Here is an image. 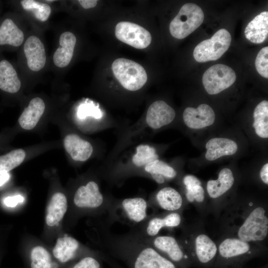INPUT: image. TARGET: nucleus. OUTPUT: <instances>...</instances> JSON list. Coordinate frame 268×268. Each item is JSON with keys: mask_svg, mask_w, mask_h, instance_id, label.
Instances as JSON below:
<instances>
[{"mask_svg": "<svg viewBox=\"0 0 268 268\" xmlns=\"http://www.w3.org/2000/svg\"><path fill=\"white\" fill-rule=\"evenodd\" d=\"M260 176L263 182L268 184V163L265 164L262 168L260 171Z\"/></svg>", "mask_w": 268, "mask_h": 268, "instance_id": "nucleus-42", "label": "nucleus"}, {"mask_svg": "<svg viewBox=\"0 0 268 268\" xmlns=\"http://www.w3.org/2000/svg\"><path fill=\"white\" fill-rule=\"evenodd\" d=\"M236 78L235 72L232 68L223 64H216L205 70L202 81L207 93L214 95L231 86Z\"/></svg>", "mask_w": 268, "mask_h": 268, "instance_id": "nucleus-4", "label": "nucleus"}, {"mask_svg": "<svg viewBox=\"0 0 268 268\" xmlns=\"http://www.w3.org/2000/svg\"><path fill=\"white\" fill-rule=\"evenodd\" d=\"M207 149L205 156L207 160L213 161L222 156L235 154L238 149L237 143L232 139L224 137H215L209 140L205 145Z\"/></svg>", "mask_w": 268, "mask_h": 268, "instance_id": "nucleus-13", "label": "nucleus"}, {"mask_svg": "<svg viewBox=\"0 0 268 268\" xmlns=\"http://www.w3.org/2000/svg\"><path fill=\"white\" fill-rule=\"evenodd\" d=\"M78 247V242L75 239L65 235L57 239L53 254L60 262L66 263L73 258Z\"/></svg>", "mask_w": 268, "mask_h": 268, "instance_id": "nucleus-20", "label": "nucleus"}, {"mask_svg": "<svg viewBox=\"0 0 268 268\" xmlns=\"http://www.w3.org/2000/svg\"><path fill=\"white\" fill-rule=\"evenodd\" d=\"M64 145L66 150L75 161H86L93 152V147L90 143L76 134H67L64 138Z\"/></svg>", "mask_w": 268, "mask_h": 268, "instance_id": "nucleus-12", "label": "nucleus"}, {"mask_svg": "<svg viewBox=\"0 0 268 268\" xmlns=\"http://www.w3.org/2000/svg\"><path fill=\"white\" fill-rule=\"evenodd\" d=\"M196 255L202 263L210 261L215 256L217 247L214 242L207 235L200 234L195 241Z\"/></svg>", "mask_w": 268, "mask_h": 268, "instance_id": "nucleus-23", "label": "nucleus"}, {"mask_svg": "<svg viewBox=\"0 0 268 268\" xmlns=\"http://www.w3.org/2000/svg\"><path fill=\"white\" fill-rule=\"evenodd\" d=\"M255 67L258 73L263 77L268 78V47L262 48L255 60Z\"/></svg>", "mask_w": 268, "mask_h": 268, "instance_id": "nucleus-33", "label": "nucleus"}, {"mask_svg": "<svg viewBox=\"0 0 268 268\" xmlns=\"http://www.w3.org/2000/svg\"><path fill=\"white\" fill-rule=\"evenodd\" d=\"M115 33L119 40L138 49L147 48L152 40L151 34L148 30L129 21L119 22L115 27Z\"/></svg>", "mask_w": 268, "mask_h": 268, "instance_id": "nucleus-6", "label": "nucleus"}, {"mask_svg": "<svg viewBox=\"0 0 268 268\" xmlns=\"http://www.w3.org/2000/svg\"><path fill=\"white\" fill-rule=\"evenodd\" d=\"M26 154L22 149L13 150L0 156V174L8 173L18 166L24 161Z\"/></svg>", "mask_w": 268, "mask_h": 268, "instance_id": "nucleus-29", "label": "nucleus"}, {"mask_svg": "<svg viewBox=\"0 0 268 268\" xmlns=\"http://www.w3.org/2000/svg\"><path fill=\"white\" fill-rule=\"evenodd\" d=\"M45 109V103L41 98H33L18 119L20 127L26 130L33 129L37 124Z\"/></svg>", "mask_w": 268, "mask_h": 268, "instance_id": "nucleus-16", "label": "nucleus"}, {"mask_svg": "<svg viewBox=\"0 0 268 268\" xmlns=\"http://www.w3.org/2000/svg\"><path fill=\"white\" fill-rule=\"evenodd\" d=\"M77 115L80 119H85L87 117L100 119L102 117V113L98 107L90 104L81 105L78 109Z\"/></svg>", "mask_w": 268, "mask_h": 268, "instance_id": "nucleus-34", "label": "nucleus"}, {"mask_svg": "<svg viewBox=\"0 0 268 268\" xmlns=\"http://www.w3.org/2000/svg\"><path fill=\"white\" fill-rule=\"evenodd\" d=\"M164 218L166 222V227H176L181 222V217L176 212L167 215Z\"/></svg>", "mask_w": 268, "mask_h": 268, "instance_id": "nucleus-38", "label": "nucleus"}, {"mask_svg": "<svg viewBox=\"0 0 268 268\" xmlns=\"http://www.w3.org/2000/svg\"><path fill=\"white\" fill-rule=\"evenodd\" d=\"M145 170L149 173L153 179L158 184L164 182L163 176L172 178L176 176V171L166 163L156 159L145 166Z\"/></svg>", "mask_w": 268, "mask_h": 268, "instance_id": "nucleus-28", "label": "nucleus"}, {"mask_svg": "<svg viewBox=\"0 0 268 268\" xmlns=\"http://www.w3.org/2000/svg\"><path fill=\"white\" fill-rule=\"evenodd\" d=\"M134 268H176L170 261L150 247L143 249L137 256Z\"/></svg>", "mask_w": 268, "mask_h": 268, "instance_id": "nucleus-15", "label": "nucleus"}, {"mask_svg": "<svg viewBox=\"0 0 268 268\" xmlns=\"http://www.w3.org/2000/svg\"><path fill=\"white\" fill-rule=\"evenodd\" d=\"M23 50L30 69L38 71L44 67L46 62L45 49L38 37L32 35L28 37L24 43Z\"/></svg>", "mask_w": 268, "mask_h": 268, "instance_id": "nucleus-8", "label": "nucleus"}, {"mask_svg": "<svg viewBox=\"0 0 268 268\" xmlns=\"http://www.w3.org/2000/svg\"><path fill=\"white\" fill-rule=\"evenodd\" d=\"M20 3L24 10L33 13L35 17L40 21H47L51 14V8L46 3L34 0H22Z\"/></svg>", "mask_w": 268, "mask_h": 268, "instance_id": "nucleus-30", "label": "nucleus"}, {"mask_svg": "<svg viewBox=\"0 0 268 268\" xmlns=\"http://www.w3.org/2000/svg\"><path fill=\"white\" fill-rule=\"evenodd\" d=\"M103 197L98 185L94 181L80 186L76 191L73 198L75 205L80 208H95L103 203Z\"/></svg>", "mask_w": 268, "mask_h": 268, "instance_id": "nucleus-10", "label": "nucleus"}, {"mask_svg": "<svg viewBox=\"0 0 268 268\" xmlns=\"http://www.w3.org/2000/svg\"><path fill=\"white\" fill-rule=\"evenodd\" d=\"M67 207L65 195L62 193L54 194L47 207L46 222L49 226L57 225L63 218Z\"/></svg>", "mask_w": 268, "mask_h": 268, "instance_id": "nucleus-17", "label": "nucleus"}, {"mask_svg": "<svg viewBox=\"0 0 268 268\" xmlns=\"http://www.w3.org/2000/svg\"><path fill=\"white\" fill-rule=\"evenodd\" d=\"M175 115V110L166 102L161 100L156 101L149 107L146 121L150 127L157 129L171 123Z\"/></svg>", "mask_w": 268, "mask_h": 268, "instance_id": "nucleus-9", "label": "nucleus"}, {"mask_svg": "<svg viewBox=\"0 0 268 268\" xmlns=\"http://www.w3.org/2000/svg\"><path fill=\"white\" fill-rule=\"evenodd\" d=\"M76 42V37L72 33L66 31L61 34L60 46L53 55V62L55 66L63 68L69 65L73 57Z\"/></svg>", "mask_w": 268, "mask_h": 268, "instance_id": "nucleus-11", "label": "nucleus"}, {"mask_svg": "<svg viewBox=\"0 0 268 268\" xmlns=\"http://www.w3.org/2000/svg\"><path fill=\"white\" fill-rule=\"evenodd\" d=\"M113 74L120 84L130 91L142 88L147 80L143 67L138 63L125 58H118L112 64Z\"/></svg>", "mask_w": 268, "mask_h": 268, "instance_id": "nucleus-1", "label": "nucleus"}, {"mask_svg": "<svg viewBox=\"0 0 268 268\" xmlns=\"http://www.w3.org/2000/svg\"><path fill=\"white\" fill-rule=\"evenodd\" d=\"M231 36L225 29L218 30L210 39L201 42L195 48L194 59L199 63L219 59L230 46Z\"/></svg>", "mask_w": 268, "mask_h": 268, "instance_id": "nucleus-3", "label": "nucleus"}, {"mask_svg": "<svg viewBox=\"0 0 268 268\" xmlns=\"http://www.w3.org/2000/svg\"><path fill=\"white\" fill-rule=\"evenodd\" d=\"M9 178L10 175L8 173L0 174V187L6 182Z\"/></svg>", "mask_w": 268, "mask_h": 268, "instance_id": "nucleus-43", "label": "nucleus"}, {"mask_svg": "<svg viewBox=\"0 0 268 268\" xmlns=\"http://www.w3.org/2000/svg\"><path fill=\"white\" fill-rule=\"evenodd\" d=\"M156 199L160 206L167 210L179 209L182 204V198L180 194L174 189L165 187L157 194Z\"/></svg>", "mask_w": 268, "mask_h": 268, "instance_id": "nucleus-24", "label": "nucleus"}, {"mask_svg": "<svg viewBox=\"0 0 268 268\" xmlns=\"http://www.w3.org/2000/svg\"><path fill=\"white\" fill-rule=\"evenodd\" d=\"M253 124L256 134L261 137H268V102L261 101L255 108Z\"/></svg>", "mask_w": 268, "mask_h": 268, "instance_id": "nucleus-25", "label": "nucleus"}, {"mask_svg": "<svg viewBox=\"0 0 268 268\" xmlns=\"http://www.w3.org/2000/svg\"><path fill=\"white\" fill-rule=\"evenodd\" d=\"M122 205L128 217L134 222H140L146 217L147 202L142 198L126 199Z\"/></svg>", "mask_w": 268, "mask_h": 268, "instance_id": "nucleus-22", "label": "nucleus"}, {"mask_svg": "<svg viewBox=\"0 0 268 268\" xmlns=\"http://www.w3.org/2000/svg\"><path fill=\"white\" fill-rule=\"evenodd\" d=\"M163 227H166L164 218H154L149 222L146 228V232L148 235L154 236L157 235Z\"/></svg>", "mask_w": 268, "mask_h": 268, "instance_id": "nucleus-36", "label": "nucleus"}, {"mask_svg": "<svg viewBox=\"0 0 268 268\" xmlns=\"http://www.w3.org/2000/svg\"><path fill=\"white\" fill-rule=\"evenodd\" d=\"M21 81L13 66L7 60L0 62V89L14 93L19 91Z\"/></svg>", "mask_w": 268, "mask_h": 268, "instance_id": "nucleus-18", "label": "nucleus"}, {"mask_svg": "<svg viewBox=\"0 0 268 268\" xmlns=\"http://www.w3.org/2000/svg\"><path fill=\"white\" fill-rule=\"evenodd\" d=\"M24 41V34L10 18L5 19L0 26V45L20 46Z\"/></svg>", "mask_w": 268, "mask_h": 268, "instance_id": "nucleus-21", "label": "nucleus"}, {"mask_svg": "<svg viewBox=\"0 0 268 268\" xmlns=\"http://www.w3.org/2000/svg\"><path fill=\"white\" fill-rule=\"evenodd\" d=\"M215 117L213 110L205 104H201L197 108L187 107L183 114L185 124L194 129H202L212 125Z\"/></svg>", "mask_w": 268, "mask_h": 268, "instance_id": "nucleus-7", "label": "nucleus"}, {"mask_svg": "<svg viewBox=\"0 0 268 268\" xmlns=\"http://www.w3.org/2000/svg\"><path fill=\"white\" fill-rule=\"evenodd\" d=\"M24 201V198L21 195H16L12 197H7L4 199V204L10 207L16 206L18 203Z\"/></svg>", "mask_w": 268, "mask_h": 268, "instance_id": "nucleus-39", "label": "nucleus"}, {"mask_svg": "<svg viewBox=\"0 0 268 268\" xmlns=\"http://www.w3.org/2000/svg\"><path fill=\"white\" fill-rule=\"evenodd\" d=\"M247 40L255 44L263 43L268 35V12L264 11L257 15L245 29Z\"/></svg>", "mask_w": 268, "mask_h": 268, "instance_id": "nucleus-14", "label": "nucleus"}, {"mask_svg": "<svg viewBox=\"0 0 268 268\" xmlns=\"http://www.w3.org/2000/svg\"><path fill=\"white\" fill-rule=\"evenodd\" d=\"M250 249L249 244L240 239L227 238L219 245L220 255L226 258L240 256L247 253Z\"/></svg>", "mask_w": 268, "mask_h": 268, "instance_id": "nucleus-26", "label": "nucleus"}, {"mask_svg": "<svg viewBox=\"0 0 268 268\" xmlns=\"http://www.w3.org/2000/svg\"><path fill=\"white\" fill-rule=\"evenodd\" d=\"M153 244L156 248L166 253L174 261L179 262L183 258V251L175 239L172 237H157L154 239Z\"/></svg>", "mask_w": 268, "mask_h": 268, "instance_id": "nucleus-27", "label": "nucleus"}, {"mask_svg": "<svg viewBox=\"0 0 268 268\" xmlns=\"http://www.w3.org/2000/svg\"><path fill=\"white\" fill-rule=\"evenodd\" d=\"M72 268H100V265L94 258L87 257L81 259Z\"/></svg>", "mask_w": 268, "mask_h": 268, "instance_id": "nucleus-37", "label": "nucleus"}, {"mask_svg": "<svg viewBox=\"0 0 268 268\" xmlns=\"http://www.w3.org/2000/svg\"><path fill=\"white\" fill-rule=\"evenodd\" d=\"M234 182V178L231 170L229 168H223L220 171L217 180L207 182V193L212 198H218L228 191Z\"/></svg>", "mask_w": 268, "mask_h": 268, "instance_id": "nucleus-19", "label": "nucleus"}, {"mask_svg": "<svg viewBox=\"0 0 268 268\" xmlns=\"http://www.w3.org/2000/svg\"><path fill=\"white\" fill-rule=\"evenodd\" d=\"M203 19V12L199 6L193 3H187L181 7L171 21L170 34L175 38L184 39L197 29Z\"/></svg>", "mask_w": 268, "mask_h": 268, "instance_id": "nucleus-2", "label": "nucleus"}, {"mask_svg": "<svg viewBox=\"0 0 268 268\" xmlns=\"http://www.w3.org/2000/svg\"><path fill=\"white\" fill-rule=\"evenodd\" d=\"M30 259L31 268H53L50 253L42 246H36L32 249Z\"/></svg>", "mask_w": 268, "mask_h": 268, "instance_id": "nucleus-31", "label": "nucleus"}, {"mask_svg": "<svg viewBox=\"0 0 268 268\" xmlns=\"http://www.w3.org/2000/svg\"><path fill=\"white\" fill-rule=\"evenodd\" d=\"M186 196L190 202L196 200L197 202H202L204 198V192L201 185H196L187 189Z\"/></svg>", "mask_w": 268, "mask_h": 268, "instance_id": "nucleus-35", "label": "nucleus"}, {"mask_svg": "<svg viewBox=\"0 0 268 268\" xmlns=\"http://www.w3.org/2000/svg\"><path fill=\"white\" fill-rule=\"evenodd\" d=\"M263 207H257L249 214L239 228L238 236L245 241H263L268 233V219Z\"/></svg>", "mask_w": 268, "mask_h": 268, "instance_id": "nucleus-5", "label": "nucleus"}, {"mask_svg": "<svg viewBox=\"0 0 268 268\" xmlns=\"http://www.w3.org/2000/svg\"><path fill=\"white\" fill-rule=\"evenodd\" d=\"M158 157L153 147L141 144L137 146L136 152L134 155L132 161L135 166L141 167L158 159Z\"/></svg>", "mask_w": 268, "mask_h": 268, "instance_id": "nucleus-32", "label": "nucleus"}, {"mask_svg": "<svg viewBox=\"0 0 268 268\" xmlns=\"http://www.w3.org/2000/svg\"><path fill=\"white\" fill-rule=\"evenodd\" d=\"M78 2L84 9L93 8L97 4V0H79Z\"/></svg>", "mask_w": 268, "mask_h": 268, "instance_id": "nucleus-41", "label": "nucleus"}, {"mask_svg": "<svg viewBox=\"0 0 268 268\" xmlns=\"http://www.w3.org/2000/svg\"><path fill=\"white\" fill-rule=\"evenodd\" d=\"M183 182L186 189L196 185H201V181L195 176L191 175L186 176L184 178Z\"/></svg>", "mask_w": 268, "mask_h": 268, "instance_id": "nucleus-40", "label": "nucleus"}]
</instances>
